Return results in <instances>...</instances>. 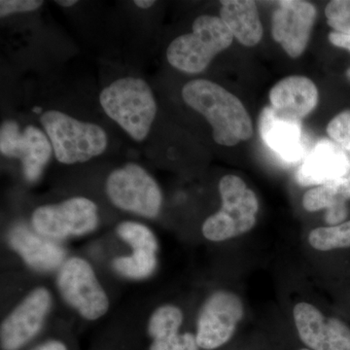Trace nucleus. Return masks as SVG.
Listing matches in <instances>:
<instances>
[{
  "instance_id": "nucleus-1",
  "label": "nucleus",
  "mask_w": 350,
  "mask_h": 350,
  "mask_svg": "<svg viewBox=\"0 0 350 350\" xmlns=\"http://www.w3.org/2000/svg\"><path fill=\"white\" fill-rule=\"evenodd\" d=\"M183 100L211 124L213 139L223 146H234L253 135L252 121L234 94L206 79L192 80L182 89Z\"/></svg>"
},
{
  "instance_id": "nucleus-2",
  "label": "nucleus",
  "mask_w": 350,
  "mask_h": 350,
  "mask_svg": "<svg viewBox=\"0 0 350 350\" xmlns=\"http://www.w3.org/2000/svg\"><path fill=\"white\" fill-rule=\"evenodd\" d=\"M100 103L103 111L135 142H144L157 115L153 92L142 78H120L103 90Z\"/></svg>"
},
{
  "instance_id": "nucleus-3",
  "label": "nucleus",
  "mask_w": 350,
  "mask_h": 350,
  "mask_svg": "<svg viewBox=\"0 0 350 350\" xmlns=\"http://www.w3.org/2000/svg\"><path fill=\"white\" fill-rule=\"evenodd\" d=\"M40 122L59 163L88 162L107 150V133L96 124L80 121L57 110L42 113Z\"/></svg>"
},
{
  "instance_id": "nucleus-4",
  "label": "nucleus",
  "mask_w": 350,
  "mask_h": 350,
  "mask_svg": "<svg viewBox=\"0 0 350 350\" xmlns=\"http://www.w3.org/2000/svg\"><path fill=\"white\" fill-rule=\"evenodd\" d=\"M232 32L222 19L202 15L194 21L191 33L178 36L170 44L167 59L182 72L197 75L206 70L219 53L232 45Z\"/></svg>"
},
{
  "instance_id": "nucleus-5",
  "label": "nucleus",
  "mask_w": 350,
  "mask_h": 350,
  "mask_svg": "<svg viewBox=\"0 0 350 350\" xmlns=\"http://www.w3.org/2000/svg\"><path fill=\"white\" fill-rule=\"evenodd\" d=\"M222 206L202 225L204 238L224 241L250 232L259 209L256 195L237 175H226L219 183Z\"/></svg>"
},
{
  "instance_id": "nucleus-6",
  "label": "nucleus",
  "mask_w": 350,
  "mask_h": 350,
  "mask_svg": "<svg viewBox=\"0 0 350 350\" xmlns=\"http://www.w3.org/2000/svg\"><path fill=\"white\" fill-rule=\"evenodd\" d=\"M105 189L112 204L120 209L150 219L160 213L162 191L152 175L137 163L113 170Z\"/></svg>"
},
{
  "instance_id": "nucleus-7",
  "label": "nucleus",
  "mask_w": 350,
  "mask_h": 350,
  "mask_svg": "<svg viewBox=\"0 0 350 350\" xmlns=\"http://www.w3.org/2000/svg\"><path fill=\"white\" fill-rule=\"evenodd\" d=\"M57 288L64 300L89 321L100 319L109 308V300L94 269L86 260H66L57 275Z\"/></svg>"
},
{
  "instance_id": "nucleus-8",
  "label": "nucleus",
  "mask_w": 350,
  "mask_h": 350,
  "mask_svg": "<svg viewBox=\"0 0 350 350\" xmlns=\"http://www.w3.org/2000/svg\"><path fill=\"white\" fill-rule=\"evenodd\" d=\"M32 226L40 236L62 239L90 234L98 227V209L93 200L71 198L57 204L38 207L32 214Z\"/></svg>"
},
{
  "instance_id": "nucleus-9",
  "label": "nucleus",
  "mask_w": 350,
  "mask_h": 350,
  "mask_svg": "<svg viewBox=\"0 0 350 350\" xmlns=\"http://www.w3.org/2000/svg\"><path fill=\"white\" fill-rule=\"evenodd\" d=\"M0 152L7 158L19 159L25 179L36 182L54 151L47 135L40 129L27 126L21 131L17 122L8 120L0 129Z\"/></svg>"
},
{
  "instance_id": "nucleus-10",
  "label": "nucleus",
  "mask_w": 350,
  "mask_h": 350,
  "mask_svg": "<svg viewBox=\"0 0 350 350\" xmlns=\"http://www.w3.org/2000/svg\"><path fill=\"white\" fill-rule=\"evenodd\" d=\"M243 317V305L236 294L217 291L207 299L198 319L200 349H217L231 340Z\"/></svg>"
},
{
  "instance_id": "nucleus-11",
  "label": "nucleus",
  "mask_w": 350,
  "mask_h": 350,
  "mask_svg": "<svg viewBox=\"0 0 350 350\" xmlns=\"http://www.w3.org/2000/svg\"><path fill=\"white\" fill-rule=\"evenodd\" d=\"M52 298L46 288L31 291L16 306L0 328L2 350H22L38 335L49 312Z\"/></svg>"
},
{
  "instance_id": "nucleus-12",
  "label": "nucleus",
  "mask_w": 350,
  "mask_h": 350,
  "mask_svg": "<svg viewBox=\"0 0 350 350\" xmlns=\"http://www.w3.org/2000/svg\"><path fill=\"white\" fill-rule=\"evenodd\" d=\"M317 18V9L310 2L283 0L273 12L271 33L288 56L296 59L305 52Z\"/></svg>"
},
{
  "instance_id": "nucleus-13",
  "label": "nucleus",
  "mask_w": 350,
  "mask_h": 350,
  "mask_svg": "<svg viewBox=\"0 0 350 350\" xmlns=\"http://www.w3.org/2000/svg\"><path fill=\"white\" fill-rule=\"evenodd\" d=\"M301 342L313 350H350V329L338 319L324 317L319 308L299 303L293 310Z\"/></svg>"
},
{
  "instance_id": "nucleus-14",
  "label": "nucleus",
  "mask_w": 350,
  "mask_h": 350,
  "mask_svg": "<svg viewBox=\"0 0 350 350\" xmlns=\"http://www.w3.org/2000/svg\"><path fill=\"white\" fill-rule=\"evenodd\" d=\"M350 174V156L335 142L321 139L301 163L297 180L301 186H320Z\"/></svg>"
},
{
  "instance_id": "nucleus-15",
  "label": "nucleus",
  "mask_w": 350,
  "mask_h": 350,
  "mask_svg": "<svg viewBox=\"0 0 350 350\" xmlns=\"http://www.w3.org/2000/svg\"><path fill=\"white\" fill-rule=\"evenodd\" d=\"M259 130L262 142L285 162H298L305 154L301 121L285 118L271 105L260 115Z\"/></svg>"
},
{
  "instance_id": "nucleus-16",
  "label": "nucleus",
  "mask_w": 350,
  "mask_h": 350,
  "mask_svg": "<svg viewBox=\"0 0 350 350\" xmlns=\"http://www.w3.org/2000/svg\"><path fill=\"white\" fill-rule=\"evenodd\" d=\"M269 101L278 114L301 121L317 107L319 90L305 76H288L271 88Z\"/></svg>"
},
{
  "instance_id": "nucleus-17",
  "label": "nucleus",
  "mask_w": 350,
  "mask_h": 350,
  "mask_svg": "<svg viewBox=\"0 0 350 350\" xmlns=\"http://www.w3.org/2000/svg\"><path fill=\"white\" fill-rule=\"evenodd\" d=\"M8 239L11 247L23 258L25 264L36 271H54L63 266L66 255L63 248L25 226H15L9 232Z\"/></svg>"
},
{
  "instance_id": "nucleus-18",
  "label": "nucleus",
  "mask_w": 350,
  "mask_h": 350,
  "mask_svg": "<svg viewBox=\"0 0 350 350\" xmlns=\"http://www.w3.org/2000/svg\"><path fill=\"white\" fill-rule=\"evenodd\" d=\"M220 18L243 45L253 47L261 41L262 25L254 1L225 0L221 2Z\"/></svg>"
},
{
  "instance_id": "nucleus-19",
  "label": "nucleus",
  "mask_w": 350,
  "mask_h": 350,
  "mask_svg": "<svg viewBox=\"0 0 350 350\" xmlns=\"http://www.w3.org/2000/svg\"><path fill=\"white\" fill-rule=\"evenodd\" d=\"M350 200V174L340 180L324 184L308 190L304 195L303 206L306 211L327 209L326 222L340 225L347 218V202Z\"/></svg>"
},
{
  "instance_id": "nucleus-20",
  "label": "nucleus",
  "mask_w": 350,
  "mask_h": 350,
  "mask_svg": "<svg viewBox=\"0 0 350 350\" xmlns=\"http://www.w3.org/2000/svg\"><path fill=\"white\" fill-rule=\"evenodd\" d=\"M156 265V252L148 250H133L131 256L116 258L113 261V267L117 273L133 280L148 278L155 269Z\"/></svg>"
},
{
  "instance_id": "nucleus-21",
  "label": "nucleus",
  "mask_w": 350,
  "mask_h": 350,
  "mask_svg": "<svg viewBox=\"0 0 350 350\" xmlns=\"http://www.w3.org/2000/svg\"><path fill=\"white\" fill-rule=\"evenodd\" d=\"M314 250L329 251L350 247V221L331 227L317 228L308 237Z\"/></svg>"
},
{
  "instance_id": "nucleus-22",
  "label": "nucleus",
  "mask_w": 350,
  "mask_h": 350,
  "mask_svg": "<svg viewBox=\"0 0 350 350\" xmlns=\"http://www.w3.org/2000/svg\"><path fill=\"white\" fill-rule=\"evenodd\" d=\"M120 238L125 241L133 250H148L157 252L158 241L148 227L140 223L126 221L117 228Z\"/></svg>"
},
{
  "instance_id": "nucleus-23",
  "label": "nucleus",
  "mask_w": 350,
  "mask_h": 350,
  "mask_svg": "<svg viewBox=\"0 0 350 350\" xmlns=\"http://www.w3.org/2000/svg\"><path fill=\"white\" fill-rule=\"evenodd\" d=\"M179 327L167 329L151 338L149 350H200L192 333H179Z\"/></svg>"
},
{
  "instance_id": "nucleus-24",
  "label": "nucleus",
  "mask_w": 350,
  "mask_h": 350,
  "mask_svg": "<svg viewBox=\"0 0 350 350\" xmlns=\"http://www.w3.org/2000/svg\"><path fill=\"white\" fill-rule=\"evenodd\" d=\"M327 133L331 139L345 152L350 151V111L340 112L327 126Z\"/></svg>"
},
{
  "instance_id": "nucleus-25",
  "label": "nucleus",
  "mask_w": 350,
  "mask_h": 350,
  "mask_svg": "<svg viewBox=\"0 0 350 350\" xmlns=\"http://www.w3.org/2000/svg\"><path fill=\"white\" fill-rule=\"evenodd\" d=\"M43 5L41 0H1L0 1V16L7 17L13 14L31 12Z\"/></svg>"
},
{
  "instance_id": "nucleus-26",
  "label": "nucleus",
  "mask_w": 350,
  "mask_h": 350,
  "mask_svg": "<svg viewBox=\"0 0 350 350\" xmlns=\"http://www.w3.org/2000/svg\"><path fill=\"white\" fill-rule=\"evenodd\" d=\"M325 15L328 25L340 24L350 21L349 0H335L326 6Z\"/></svg>"
},
{
  "instance_id": "nucleus-27",
  "label": "nucleus",
  "mask_w": 350,
  "mask_h": 350,
  "mask_svg": "<svg viewBox=\"0 0 350 350\" xmlns=\"http://www.w3.org/2000/svg\"><path fill=\"white\" fill-rule=\"evenodd\" d=\"M329 40L334 46L342 49L350 51V36L347 34L340 33L337 31H332L329 34ZM347 76L350 79V68L347 69Z\"/></svg>"
},
{
  "instance_id": "nucleus-28",
  "label": "nucleus",
  "mask_w": 350,
  "mask_h": 350,
  "mask_svg": "<svg viewBox=\"0 0 350 350\" xmlns=\"http://www.w3.org/2000/svg\"><path fill=\"white\" fill-rule=\"evenodd\" d=\"M31 350H69L68 345L66 342H62V340H56V338H52V340H45V342H41L36 345V347Z\"/></svg>"
},
{
  "instance_id": "nucleus-29",
  "label": "nucleus",
  "mask_w": 350,
  "mask_h": 350,
  "mask_svg": "<svg viewBox=\"0 0 350 350\" xmlns=\"http://www.w3.org/2000/svg\"><path fill=\"white\" fill-rule=\"evenodd\" d=\"M133 3L140 9H149L155 5L156 1L154 0H135Z\"/></svg>"
},
{
  "instance_id": "nucleus-30",
  "label": "nucleus",
  "mask_w": 350,
  "mask_h": 350,
  "mask_svg": "<svg viewBox=\"0 0 350 350\" xmlns=\"http://www.w3.org/2000/svg\"><path fill=\"white\" fill-rule=\"evenodd\" d=\"M77 2L76 0H59V1H56V3L64 8H69V7L75 6Z\"/></svg>"
},
{
  "instance_id": "nucleus-31",
  "label": "nucleus",
  "mask_w": 350,
  "mask_h": 350,
  "mask_svg": "<svg viewBox=\"0 0 350 350\" xmlns=\"http://www.w3.org/2000/svg\"><path fill=\"white\" fill-rule=\"evenodd\" d=\"M32 111L36 113V114H39V113L42 112V108L41 107H34L32 108Z\"/></svg>"
},
{
  "instance_id": "nucleus-32",
  "label": "nucleus",
  "mask_w": 350,
  "mask_h": 350,
  "mask_svg": "<svg viewBox=\"0 0 350 350\" xmlns=\"http://www.w3.org/2000/svg\"><path fill=\"white\" fill-rule=\"evenodd\" d=\"M301 350H310V349H301Z\"/></svg>"
},
{
  "instance_id": "nucleus-33",
  "label": "nucleus",
  "mask_w": 350,
  "mask_h": 350,
  "mask_svg": "<svg viewBox=\"0 0 350 350\" xmlns=\"http://www.w3.org/2000/svg\"><path fill=\"white\" fill-rule=\"evenodd\" d=\"M349 156H350V151L349 152Z\"/></svg>"
}]
</instances>
